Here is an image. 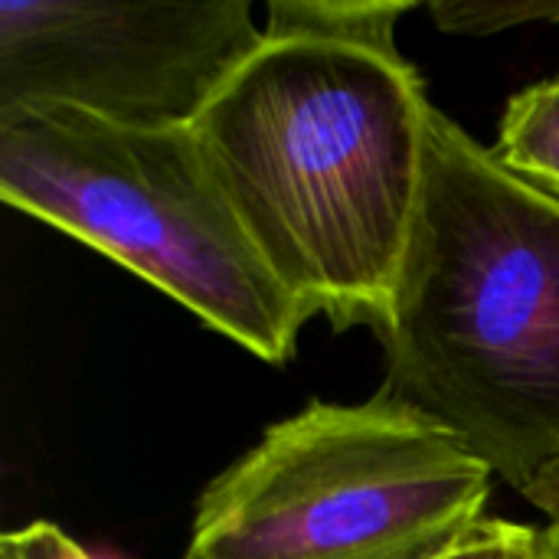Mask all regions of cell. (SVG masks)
<instances>
[{
	"instance_id": "6da1fadb",
	"label": "cell",
	"mask_w": 559,
	"mask_h": 559,
	"mask_svg": "<svg viewBox=\"0 0 559 559\" xmlns=\"http://www.w3.org/2000/svg\"><path fill=\"white\" fill-rule=\"evenodd\" d=\"M409 10L272 0L190 124L272 275L334 331H386L419 219L436 105L396 46Z\"/></svg>"
},
{
	"instance_id": "7a4b0ae2",
	"label": "cell",
	"mask_w": 559,
	"mask_h": 559,
	"mask_svg": "<svg viewBox=\"0 0 559 559\" xmlns=\"http://www.w3.org/2000/svg\"><path fill=\"white\" fill-rule=\"evenodd\" d=\"M386 386L521 495L559 462V200L436 108Z\"/></svg>"
},
{
	"instance_id": "3957f363",
	"label": "cell",
	"mask_w": 559,
	"mask_h": 559,
	"mask_svg": "<svg viewBox=\"0 0 559 559\" xmlns=\"http://www.w3.org/2000/svg\"><path fill=\"white\" fill-rule=\"evenodd\" d=\"M0 197L92 246L265 364L311 314L259 255L197 134L62 105H0Z\"/></svg>"
},
{
	"instance_id": "277c9868",
	"label": "cell",
	"mask_w": 559,
	"mask_h": 559,
	"mask_svg": "<svg viewBox=\"0 0 559 559\" xmlns=\"http://www.w3.org/2000/svg\"><path fill=\"white\" fill-rule=\"evenodd\" d=\"M491 481L390 390L308 403L206 485L183 559H442L485 521Z\"/></svg>"
},
{
	"instance_id": "5b68a950",
	"label": "cell",
	"mask_w": 559,
	"mask_h": 559,
	"mask_svg": "<svg viewBox=\"0 0 559 559\" xmlns=\"http://www.w3.org/2000/svg\"><path fill=\"white\" fill-rule=\"evenodd\" d=\"M249 0L0 3V105L183 128L262 43Z\"/></svg>"
},
{
	"instance_id": "8992f818",
	"label": "cell",
	"mask_w": 559,
	"mask_h": 559,
	"mask_svg": "<svg viewBox=\"0 0 559 559\" xmlns=\"http://www.w3.org/2000/svg\"><path fill=\"white\" fill-rule=\"evenodd\" d=\"M491 154L504 170L559 200V75L511 95Z\"/></svg>"
},
{
	"instance_id": "52a82bcc",
	"label": "cell",
	"mask_w": 559,
	"mask_h": 559,
	"mask_svg": "<svg viewBox=\"0 0 559 559\" xmlns=\"http://www.w3.org/2000/svg\"><path fill=\"white\" fill-rule=\"evenodd\" d=\"M429 13L442 33L491 36L531 23H559V3H478V0H436Z\"/></svg>"
},
{
	"instance_id": "ba28073f",
	"label": "cell",
	"mask_w": 559,
	"mask_h": 559,
	"mask_svg": "<svg viewBox=\"0 0 559 559\" xmlns=\"http://www.w3.org/2000/svg\"><path fill=\"white\" fill-rule=\"evenodd\" d=\"M442 559H557L554 557V531L527 527L514 521L485 518L452 554Z\"/></svg>"
},
{
	"instance_id": "9c48e42d",
	"label": "cell",
	"mask_w": 559,
	"mask_h": 559,
	"mask_svg": "<svg viewBox=\"0 0 559 559\" xmlns=\"http://www.w3.org/2000/svg\"><path fill=\"white\" fill-rule=\"evenodd\" d=\"M0 559H95L82 544H75L62 527L49 521L26 524L3 534Z\"/></svg>"
},
{
	"instance_id": "30bf717a",
	"label": "cell",
	"mask_w": 559,
	"mask_h": 559,
	"mask_svg": "<svg viewBox=\"0 0 559 559\" xmlns=\"http://www.w3.org/2000/svg\"><path fill=\"white\" fill-rule=\"evenodd\" d=\"M524 498H527L550 524H559V462L557 465H550V468L524 491Z\"/></svg>"
},
{
	"instance_id": "8fae6325",
	"label": "cell",
	"mask_w": 559,
	"mask_h": 559,
	"mask_svg": "<svg viewBox=\"0 0 559 559\" xmlns=\"http://www.w3.org/2000/svg\"><path fill=\"white\" fill-rule=\"evenodd\" d=\"M550 531H554V557L559 559V524H550Z\"/></svg>"
}]
</instances>
